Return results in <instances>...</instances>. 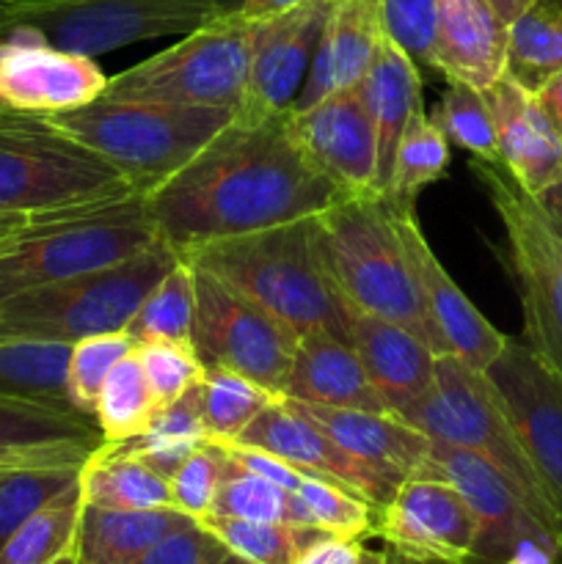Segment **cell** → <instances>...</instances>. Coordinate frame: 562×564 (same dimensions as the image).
Instances as JSON below:
<instances>
[{
  "mask_svg": "<svg viewBox=\"0 0 562 564\" xmlns=\"http://www.w3.org/2000/svg\"><path fill=\"white\" fill-rule=\"evenodd\" d=\"M345 196L312 163L290 127V110L231 119L191 163L143 196L160 240L176 253L290 220L312 218Z\"/></svg>",
  "mask_w": 562,
  "mask_h": 564,
  "instance_id": "cell-1",
  "label": "cell"
},
{
  "mask_svg": "<svg viewBox=\"0 0 562 564\" xmlns=\"http://www.w3.org/2000/svg\"><path fill=\"white\" fill-rule=\"evenodd\" d=\"M180 257L268 308L298 336L306 330H328L350 341L345 297L331 281L320 253L314 215L204 242Z\"/></svg>",
  "mask_w": 562,
  "mask_h": 564,
  "instance_id": "cell-2",
  "label": "cell"
},
{
  "mask_svg": "<svg viewBox=\"0 0 562 564\" xmlns=\"http://www.w3.org/2000/svg\"><path fill=\"white\" fill-rule=\"evenodd\" d=\"M314 220L323 262L347 306L406 325L428 341L422 297L389 198L345 193Z\"/></svg>",
  "mask_w": 562,
  "mask_h": 564,
  "instance_id": "cell-3",
  "label": "cell"
},
{
  "mask_svg": "<svg viewBox=\"0 0 562 564\" xmlns=\"http://www.w3.org/2000/svg\"><path fill=\"white\" fill-rule=\"evenodd\" d=\"M47 119L149 196L185 169L235 119V110L99 97Z\"/></svg>",
  "mask_w": 562,
  "mask_h": 564,
  "instance_id": "cell-4",
  "label": "cell"
},
{
  "mask_svg": "<svg viewBox=\"0 0 562 564\" xmlns=\"http://www.w3.org/2000/svg\"><path fill=\"white\" fill-rule=\"evenodd\" d=\"M160 242L141 193L33 215L0 253V301L31 286L110 268Z\"/></svg>",
  "mask_w": 562,
  "mask_h": 564,
  "instance_id": "cell-5",
  "label": "cell"
},
{
  "mask_svg": "<svg viewBox=\"0 0 562 564\" xmlns=\"http://www.w3.org/2000/svg\"><path fill=\"white\" fill-rule=\"evenodd\" d=\"M180 253L165 240L110 268L31 286L0 301V339L75 345L127 330L143 297L174 268Z\"/></svg>",
  "mask_w": 562,
  "mask_h": 564,
  "instance_id": "cell-6",
  "label": "cell"
},
{
  "mask_svg": "<svg viewBox=\"0 0 562 564\" xmlns=\"http://www.w3.org/2000/svg\"><path fill=\"white\" fill-rule=\"evenodd\" d=\"M397 419L417 427L430 441L457 446L488 460L516 488L532 516L562 538L560 516L540 485L527 452L518 444L499 394L485 372H477L461 358L435 356V378L430 391Z\"/></svg>",
  "mask_w": 562,
  "mask_h": 564,
  "instance_id": "cell-7",
  "label": "cell"
},
{
  "mask_svg": "<svg viewBox=\"0 0 562 564\" xmlns=\"http://www.w3.org/2000/svg\"><path fill=\"white\" fill-rule=\"evenodd\" d=\"M136 193L47 116L0 110V209L42 215Z\"/></svg>",
  "mask_w": 562,
  "mask_h": 564,
  "instance_id": "cell-8",
  "label": "cell"
},
{
  "mask_svg": "<svg viewBox=\"0 0 562 564\" xmlns=\"http://www.w3.org/2000/svg\"><path fill=\"white\" fill-rule=\"evenodd\" d=\"M251 39L253 20L231 11L114 75L102 97L237 110L246 94Z\"/></svg>",
  "mask_w": 562,
  "mask_h": 564,
  "instance_id": "cell-9",
  "label": "cell"
},
{
  "mask_svg": "<svg viewBox=\"0 0 562 564\" xmlns=\"http://www.w3.org/2000/svg\"><path fill=\"white\" fill-rule=\"evenodd\" d=\"M472 169L505 226L529 350L562 375V235L505 165L474 160Z\"/></svg>",
  "mask_w": 562,
  "mask_h": 564,
  "instance_id": "cell-10",
  "label": "cell"
},
{
  "mask_svg": "<svg viewBox=\"0 0 562 564\" xmlns=\"http://www.w3.org/2000/svg\"><path fill=\"white\" fill-rule=\"evenodd\" d=\"M242 0H22L17 25L36 28L69 53L99 55L127 44L185 36Z\"/></svg>",
  "mask_w": 562,
  "mask_h": 564,
  "instance_id": "cell-11",
  "label": "cell"
},
{
  "mask_svg": "<svg viewBox=\"0 0 562 564\" xmlns=\"http://www.w3.org/2000/svg\"><path fill=\"white\" fill-rule=\"evenodd\" d=\"M196 270L193 352L204 367L229 369L284 397L298 334L207 270Z\"/></svg>",
  "mask_w": 562,
  "mask_h": 564,
  "instance_id": "cell-12",
  "label": "cell"
},
{
  "mask_svg": "<svg viewBox=\"0 0 562 564\" xmlns=\"http://www.w3.org/2000/svg\"><path fill=\"white\" fill-rule=\"evenodd\" d=\"M485 378L562 521V375L540 361L527 341L507 336Z\"/></svg>",
  "mask_w": 562,
  "mask_h": 564,
  "instance_id": "cell-13",
  "label": "cell"
},
{
  "mask_svg": "<svg viewBox=\"0 0 562 564\" xmlns=\"http://www.w3.org/2000/svg\"><path fill=\"white\" fill-rule=\"evenodd\" d=\"M110 77L91 55L50 44L36 28L0 36V105L17 113L55 116L97 102Z\"/></svg>",
  "mask_w": 562,
  "mask_h": 564,
  "instance_id": "cell-14",
  "label": "cell"
},
{
  "mask_svg": "<svg viewBox=\"0 0 562 564\" xmlns=\"http://www.w3.org/2000/svg\"><path fill=\"white\" fill-rule=\"evenodd\" d=\"M417 474L446 479L472 510L477 540H474L472 560L466 564H505L512 549L532 534L560 538L532 516L516 488L488 460L472 452L430 441V452Z\"/></svg>",
  "mask_w": 562,
  "mask_h": 564,
  "instance_id": "cell-15",
  "label": "cell"
},
{
  "mask_svg": "<svg viewBox=\"0 0 562 564\" xmlns=\"http://www.w3.org/2000/svg\"><path fill=\"white\" fill-rule=\"evenodd\" d=\"M336 0H306L275 17L253 20L246 94L237 119H264L292 108L309 75Z\"/></svg>",
  "mask_w": 562,
  "mask_h": 564,
  "instance_id": "cell-16",
  "label": "cell"
},
{
  "mask_svg": "<svg viewBox=\"0 0 562 564\" xmlns=\"http://www.w3.org/2000/svg\"><path fill=\"white\" fill-rule=\"evenodd\" d=\"M375 534L411 560L466 564L474 554L477 523L446 479L413 474L397 485L389 505L378 510Z\"/></svg>",
  "mask_w": 562,
  "mask_h": 564,
  "instance_id": "cell-17",
  "label": "cell"
},
{
  "mask_svg": "<svg viewBox=\"0 0 562 564\" xmlns=\"http://www.w3.org/2000/svg\"><path fill=\"white\" fill-rule=\"evenodd\" d=\"M395 224L406 242L419 297H422L424 319H428V345L433 347L435 356L461 358L477 372H485L505 350L507 336L483 317V312L468 301L466 292L435 259L433 248L428 246L417 218H413V209H395Z\"/></svg>",
  "mask_w": 562,
  "mask_h": 564,
  "instance_id": "cell-18",
  "label": "cell"
},
{
  "mask_svg": "<svg viewBox=\"0 0 562 564\" xmlns=\"http://www.w3.org/2000/svg\"><path fill=\"white\" fill-rule=\"evenodd\" d=\"M229 444H246L270 452V455L290 463L301 474L328 479V482H336L350 490V494L361 496L375 510L389 505L397 485H400L386 477V474H380L378 468L358 460L347 449H342L334 438H328L317 424L309 422L284 397L264 408L248 424L246 433L237 441H229Z\"/></svg>",
  "mask_w": 562,
  "mask_h": 564,
  "instance_id": "cell-19",
  "label": "cell"
},
{
  "mask_svg": "<svg viewBox=\"0 0 562 564\" xmlns=\"http://www.w3.org/2000/svg\"><path fill=\"white\" fill-rule=\"evenodd\" d=\"M303 152L345 193L378 191V141L358 88H345L303 110H290Z\"/></svg>",
  "mask_w": 562,
  "mask_h": 564,
  "instance_id": "cell-20",
  "label": "cell"
},
{
  "mask_svg": "<svg viewBox=\"0 0 562 564\" xmlns=\"http://www.w3.org/2000/svg\"><path fill=\"white\" fill-rule=\"evenodd\" d=\"M507 174L538 198L562 176V132L538 97L501 75L483 88Z\"/></svg>",
  "mask_w": 562,
  "mask_h": 564,
  "instance_id": "cell-21",
  "label": "cell"
},
{
  "mask_svg": "<svg viewBox=\"0 0 562 564\" xmlns=\"http://www.w3.org/2000/svg\"><path fill=\"white\" fill-rule=\"evenodd\" d=\"M105 438L75 408L0 394V471L31 466H83Z\"/></svg>",
  "mask_w": 562,
  "mask_h": 564,
  "instance_id": "cell-22",
  "label": "cell"
},
{
  "mask_svg": "<svg viewBox=\"0 0 562 564\" xmlns=\"http://www.w3.org/2000/svg\"><path fill=\"white\" fill-rule=\"evenodd\" d=\"M347 325L353 350L391 416H400L428 394L435 378V352L422 336L353 306H347Z\"/></svg>",
  "mask_w": 562,
  "mask_h": 564,
  "instance_id": "cell-23",
  "label": "cell"
},
{
  "mask_svg": "<svg viewBox=\"0 0 562 564\" xmlns=\"http://www.w3.org/2000/svg\"><path fill=\"white\" fill-rule=\"evenodd\" d=\"M383 44L380 0H336L309 75L290 110H303L361 83Z\"/></svg>",
  "mask_w": 562,
  "mask_h": 564,
  "instance_id": "cell-24",
  "label": "cell"
},
{
  "mask_svg": "<svg viewBox=\"0 0 562 564\" xmlns=\"http://www.w3.org/2000/svg\"><path fill=\"white\" fill-rule=\"evenodd\" d=\"M505 53L507 25L488 0H439L435 72L483 91L505 75Z\"/></svg>",
  "mask_w": 562,
  "mask_h": 564,
  "instance_id": "cell-25",
  "label": "cell"
},
{
  "mask_svg": "<svg viewBox=\"0 0 562 564\" xmlns=\"http://www.w3.org/2000/svg\"><path fill=\"white\" fill-rule=\"evenodd\" d=\"M284 397L306 405L389 413L350 341L328 330H306L298 336Z\"/></svg>",
  "mask_w": 562,
  "mask_h": 564,
  "instance_id": "cell-26",
  "label": "cell"
},
{
  "mask_svg": "<svg viewBox=\"0 0 562 564\" xmlns=\"http://www.w3.org/2000/svg\"><path fill=\"white\" fill-rule=\"evenodd\" d=\"M290 402L309 422L317 424L328 438H334L342 449L356 455L367 466L378 468L380 474L391 477L395 482L413 477L430 452L428 435L419 433L417 427L406 424L402 419L391 416V413L306 405V402L295 400Z\"/></svg>",
  "mask_w": 562,
  "mask_h": 564,
  "instance_id": "cell-27",
  "label": "cell"
},
{
  "mask_svg": "<svg viewBox=\"0 0 562 564\" xmlns=\"http://www.w3.org/2000/svg\"><path fill=\"white\" fill-rule=\"evenodd\" d=\"M361 102L375 127L378 141V191L386 193L395 169L397 147L411 116L422 108V75L419 66L397 44L383 36L372 69L358 83Z\"/></svg>",
  "mask_w": 562,
  "mask_h": 564,
  "instance_id": "cell-28",
  "label": "cell"
},
{
  "mask_svg": "<svg viewBox=\"0 0 562 564\" xmlns=\"http://www.w3.org/2000/svg\"><path fill=\"white\" fill-rule=\"evenodd\" d=\"M193 518L174 507L163 510H102L83 505L77 523L75 556L80 564H132L165 534L176 532Z\"/></svg>",
  "mask_w": 562,
  "mask_h": 564,
  "instance_id": "cell-29",
  "label": "cell"
},
{
  "mask_svg": "<svg viewBox=\"0 0 562 564\" xmlns=\"http://www.w3.org/2000/svg\"><path fill=\"white\" fill-rule=\"evenodd\" d=\"M83 505L102 510H163L171 505L169 479L116 444H102L80 468Z\"/></svg>",
  "mask_w": 562,
  "mask_h": 564,
  "instance_id": "cell-30",
  "label": "cell"
},
{
  "mask_svg": "<svg viewBox=\"0 0 562 564\" xmlns=\"http://www.w3.org/2000/svg\"><path fill=\"white\" fill-rule=\"evenodd\" d=\"M562 72V0H532L507 28L505 75L538 94Z\"/></svg>",
  "mask_w": 562,
  "mask_h": 564,
  "instance_id": "cell-31",
  "label": "cell"
},
{
  "mask_svg": "<svg viewBox=\"0 0 562 564\" xmlns=\"http://www.w3.org/2000/svg\"><path fill=\"white\" fill-rule=\"evenodd\" d=\"M207 430H204V416H202V380H198L193 389H187L185 394L176 402L165 405L163 411L154 416V422L149 424L147 433H141L138 438L125 441V444H116L127 455L138 457L141 463H147L149 468L160 474V477L171 479L176 468L193 455L202 444H207Z\"/></svg>",
  "mask_w": 562,
  "mask_h": 564,
  "instance_id": "cell-32",
  "label": "cell"
},
{
  "mask_svg": "<svg viewBox=\"0 0 562 564\" xmlns=\"http://www.w3.org/2000/svg\"><path fill=\"white\" fill-rule=\"evenodd\" d=\"M193 319H196V270L185 259H176L174 268L154 284L143 297L136 317L127 325V334L136 345H180L193 350Z\"/></svg>",
  "mask_w": 562,
  "mask_h": 564,
  "instance_id": "cell-33",
  "label": "cell"
},
{
  "mask_svg": "<svg viewBox=\"0 0 562 564\" xmlns=\"http://www.w3.org/2000/svg\"><path fill=\"white\" fill-rule=\"evenodd\" d=\"M72 345L33 339H0V394L72 408L66 397V364Z\"/></svg>",
  "mask_w": 562,
  "mask_h": 564,
  "instance_id": "cell-34",
  "label": "cell"
},
{
  "mask_svg": "<svg viewBox=\"0 0 562 564\" xmlns=\"http://www.w3.org/2000/svg\"><path fill=\"white\" fill-rule=\"evenodd\" d=\"M158 413V400H154L152 389L143 378L141 364L136 358V350H132L130 356L121 358L110 369L108 380L99 389L91 411L94 424H97L105 444H125V441L147 433V427L154 422Z\"/></svg>",
  "mask_w": 562,
  "mask_h": 564,
  "instance_id": "cell-35",
  "label": "cell"
},
{
  "mask_svg": "<svg viewBox=\"0 0 562 564\" xmlns=\"http://www.w3.org/2000/svg\"><path fill=\"white\" fill-rule=\"evenodd\" d=\"M446 165H450V141L422 105L402 132L391 182L383 196L395 209H413L419 193L439 182L446 174Z\"/></svg>",
  "mask_w": 562,
  "mask_h": 564,
  "instance_id": "cell-36",
  "label": "cell"
},
{
  "mask_svg": "<svg viewBox=\"0 0 562 564\" xmlns=\"http://www.w3.org/2000/svg\"><path fill=\"white\" fill-rule=\"evenodd\" d=\"M83 512L80 479L28 518L0 549V564H53L75 551Z\"/></svg>",
  "mask_w": 562,
  "mask_h": 564,
  "instance_id": "cell-37",
  "label": "cell"
},
{
  "mask_svg": "<svg viewBox=\"0 0 562 564\" xmlns=\"http://www.w3.org/2000/svg\"><path fill=\"white\" fill-rule=\"evenodd\" d=\"M281 400L257 380L242 378L229 369L204 367L202 378V416L207 438L215 444H229L246 433L248 424L268 405Z\"/></svg>",
  "mask_w": 562,
  "mask_h": 564,
  "instance_id": "cell-38",
  "label": "cell"
},
{
  "mask_svg": "<svg viewBox=\"0 0 562 564\" xmlns=\"http://www.w3.org/2000/svg\"><path fill=\"white\" fill-rule=\"evenodd\" d=\"M209 516L309 527L306 510H303L301 499L292 490L279 488V485L268 482V479L257 477L251 471H242L231 460L224 479H220Z\"/></svg>",
  "mask_w": 562,
  "mask_h": 564,
  "instance_id": "cell-39",
  "label": "cell"
},
{
  "mask_svg": "<svg viewBox=\"0 0 562 564\" xmlns=\"http://www.w3.org/2000/svg\"><path fill=\"white\" fill-rule=\"evenodd\" d=\"M198 523L209 529L231 554L251 564H295L298 554L323 534L317 527H295V523L240 521V518L207 516Z\"/></svg>",
  "mask_w": 562,
  "mask_h": 564,
  "instance_id": "cell-40",
  "label": "cell"
},
{
  "mask_svg": "<svg viewBox=\"0 0 562 564\" xmlns=\"http://www.w3.org/2000/svg\"><path fill=\"white\" fill-rule=\"evenodd\" d=\"M83 466H31L0 471V549L44 505L80 479Z\"/></svg>",
  "mask_w": 562,
  "mask_h": 564,
  "instance_id": "cell-41",
  "label": "cell"
},
{
  "mask_svg": "<svg viewBox=\"0 0 562 564\" xmlns=\"http://www.w3.org/2000/svg\"><path fill=\"white\" fill-rule=\"evenodd\" d=\"M446 91L435 108L433 121L444 132L446 141L466 149L474 160L483 163H501L499 147H496L494 116H490L485 94L479 88L461 80H446Z\"/></svg>",
  "mask_w": 562,
  "mask_h": 564,
  "instance_id": "cell-42",
  "label": "cell"
},
{
  "mask_svg": "<svg viewBox=\"0 0 562 564\" xmlns=\"http://www.w3.org/2000/svg\"><path fill=\"white\" fill-rule=\"evenodd\" d=\"M295 496L301 499L303 510H306L309 527H317L323 532L336 534V538L350 540H364L375 534L378 510L369 501H364L361 496L342 488V485L306 474L298 485Z\"/></svg>",
  "mask_w": 562,
  "mask_h": 564,
  "instance_id": "cell-43",
  "label": "cell"
},
{
  "mask_svg": "<svg viewBox=\"0 0 562 564\" xmlns=\"http://www.w3.org/2000/svg\"><path fill=\"white\" fill-rule=\"evenodd\" d=\"M136 350V339L127 330L97 334L72 345L66 364V397L72 408L91 419L99 389L108 380L110 369Z\"/></svg>",
  "mask_w": 562,
  "mask_h": 564,
  "instance_id": "cell-44",
  "label": "cell"
},
{
  "mask_svg": "<svg viewBox=\"0 0 562 564\" xmlns=\"http://www.w3.org/2000/svg\"><path fill=\"white\" fill-rule=\"evenodd\" d=\"M226 468H229V457L224 455V449H220L215 441H207V444L198 446V449L176 468L174 477L169 479L171 505H174V510L193 518V521L207 518L209 510H213L215 494H218Z\"/></svg>",
  "mask_w": 562,
  "mask_h": 564,
  "instance_id": "cell-45",
  "label": "cell"
},
{
  "mask_svg": "<svg viewBox=\"0 0 562 564\" xmlns=\"http://www.w3.org/2000/svg\"><path fill=\"white\" fill-rule=\"evenodd\" d=\"M435 17L439 0H380L383 36L424 69H433Z\"/></svg>",
  "mask_w": 562,
  "mask_h": 564,
  "instance_id": "cell-46",
  "label": "cell"
},
{
  "mask_svg": "<svg viewBox=\"0 0 562 564\" xmlns=\"http://www.w3.org/2000/svg\"><path fill=\"white\" fill-rule=\"evenodd\" d=\"M136 358L160 411L180 400L187 389H193L204 378V364L198 361L191 347L149 341V345H136Z\"/></svg>",
  "mask_w": 562,
  "mask_h": 564,
  "instance_id": "cell-47",
  "label": "cell"
},
{
  "mask_svg": "<svg viewBox=\"0 0 562 564\" xmlns=\"http://www.w3.org/2000/svg\"><path fill=\"white\" fill-rule=\"evenodd\" d=\"M229 549L204 523L187 521L132 564H220Z\"/></svg>",
  "mask_w": 562,
  "mask_h": 564,
  "instance_id": "cell-48",
  "label": "cell"
},
{
  "mask_svg": "<svg viewBox=\"0 0 562 564\" xmlns=\"http://www.w3.org/2000/svg\"><path fill=\"white\" fill-rule=\"evenodd\" d=\"M218 446L237 468L257 474V477L268 479V482L279 485V488L284 490H292V494L298 490L301 479L306 477V474H301L298 468H292L290 463L279 460L275 455H270V452L264 449H257V446H246V444H218Z\"/></svg>",
  "mask_w": 562,
  "mask_h": 564,
  "instance_id": "cell-49",
  "label": "cell"
},
{
  "mask_svg": "<svg viewBox=\"0 0 562 564\" xmlns=\"http://www.w3.org/2000/svg\"><path fill=\"white\" fill-rule=\"evenodd\" d=\"M364 556L361 540L336 538L323 532L298 554L295 564H358Z\"/></svg>",
  "mask_w": 562,
  "mask_h": 564,
  "instance_id": "cell-50",
  "label": "cell"
},
{
  "mask_svg": "<svg viewBox=\"0 0 562 564\" xmlns=\"http://www.w3.org/2000/svg\"><path fill=\"white\" fill-rule=\"evenodd\" d=\"M306 3V0H242L240 14L248 17V20H264V17H275L281 11H290L295 6Z\"/></svg>",
  "mask_w": 562,
  "mask_h": 564,
  "instance_id": "cell-51",
  "label": "cell"
},
{
  "mask_svg": "<svg viewBox=\"0 0 562 564\" xmlns=\"http://www.w3.org/2000/svg\"><path fill=\"white\" fill-rule=\"evenodd\" d=\"M33 215L14 213V209H0V253L17 242V237L28 229Z\"/></svg>",
  "mask_w": 562,
  "mask_h": 564,
  "instance_id": "cell-52",
  "label": "cell"
},
{
  "mask_svg": "<svg viewBox=\"0 0 562 564\" xmlns=\"http://www.w3.org/2000/svg\"><path fill=\"white\" fill-rule=\"evenodd\" d=\"M534 97H538V102L543 105L545 113L554 119V124L560 127V132H562V72L556 77H551V80L545 83V86L540 88Z\"/></svg>",
  "mask_w": 562,
  "mask_h": 564,
  "instance_id": "cell-53",
  "label": "cell"
},
{
  "mask_svg": "<svg viewBox=\"0 0 562 564\" xmlns=\"http://www.w3.org/2000/svg\"><path fill=\"white\" fill-rule=\"evenodd\" d=\"M538 204H540V209L545 213V218L551 220V226H554V229L562 235V176L549 187V191L540 193Z\"/></svg>",
  "mask_w": 562,
  "mask_h": 564,
  "instance_id": "cell-54",
  "label": "cell"
},
{
  "mask_svg": "<svg viewBox=\"0 0 562 564\" xmlns=\"http://www.w3.org/2000/svg\"><path fill=\"white\" fill-rule=\"evenodd\" d=\"M488 3L494 6V11L501 17V22H505V25L510 28L512 22H516L518 17H521L523 11H527L529 6H532V0H488Z\"/></svg>",
  "mask_w": 562,
  "mask_h": 564,
  "instance_id": "cell-55",
  "label": "cell"
},
{
  "mask_svg": "<svg viewBox=\"0 0 562 564\" xmlns=\"http://www.w3.org/2000/svg\"><path fill=\"white\" fill-rule=\"evenodd\" d=\"M20 3L22 0H0V36H6L17 25V20H20ZM0 110H6L3 105H0Z\"/></svg>",
  "mask_w": 562,
  "mask_h": 564,
  "instance_id": "cell-56",
  "label": "cell"
},
{
  "mask_svg": "<svg viewBox=\"0 0 562 564\" xmlns=\"http://www.w3.org/2000/svg\"><path fill=\"white\" fill-rule=\"evenodd\" d=\"M386 564H441V562H422V560H411V556L397 554V551L386 549Z\"/></svg>",
  "mask_w": 562,
  "mask_h": 564,
  "instance_id": "cell-57",
  "label": "cell"
},
{
  "mask_svg": "<svg viewBox=\"0 0 562 564\" xmlns=\"http://www.w3.org/2000/svg\"><path fill=\"white\" fill-rule=\"evenodd\" d=\"M358 564H386V551H369L364 549V556Z\"/></svg>",
  "mask_w": 562,
  "mask_h": 564,
  "instance_id": "cell-58",
  "label": "cell"
},
{
  "mask_svg": "<svg viewBox=\"0 0 562 564\" xmlns=\"http://www.w3.org/2000/svg\"><path fill=\"white\" fill-rule=\"evenodd\" d=\"M220 564H251V562H248V560H242V556L231 554V551H229V554H226L224 560H220Z\"/></svg>",
  "mask_w": 562,
  "mask_h": 564,
  "instance_id": "cell-59",
  "label": "cell"
},
{
  "mask_svg": "<svg viewBox=\"0 0 562 564\" xmlns=\"http://www.w3.org/2000/svg\"><path fill=\"white\" fill-rule=\"evenodd\" d=\"M53 564H80V562H77L75 551H69V554H64V556H61V560H55Z\"/></svg>",
  "mask_w": 562,
  "mask_h": 564,
  "instance_id": "cell-60",
  "label": "cell"
}]
</instances>
